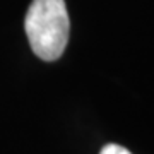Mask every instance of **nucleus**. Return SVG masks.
Instances as JSON below:
<instances>
[{"mask_svg":"<svg viewBox=\"0 0 154 154\" xmlns=\"http://www.w3.org/2000/svg\"><path fill=\"white\" fill-rule=\"evenodd\" d=\"M24 29L31 48L45 62L58 60L69 41L70 19L63 0H33Z\"/></svg>","mask_w":154,"mask_h":154,"instance_id":"nucleus-1","label":"nucleus"},{"mask_svg":"<svg viewBox=\"0 0 154 154\" xmlns=\"http://www.w3.org/2000/svg\"><path fill=\"white\" fill-rule=\"evenodd\" d=\"M99 154H132V152L128 149L118 146V144H108V146H105V147L101 149Z\"/></svg>","mask_w":154,"mask_h":154,"instance_id":"nucleus-2","label":"nucleus"}]
</instances>
